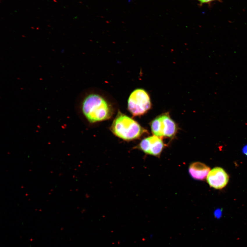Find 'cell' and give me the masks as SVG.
<instances>
[{
    "label": "cell",
    "instance_id": "6da1fadb",
    "mask_svg": "<svg viewBox=\"0 0 247 247\" xmlns=\"http://www.w3.org/2000/svg\"><path fill=\"white\" fill-rule=\"evenodd\" d=\"M81 109L82 113L91 123L110 119L114 114L112 105L102 96L97 94H90L82 101Z\"/></svg>",
    "mask_w": 247,
    "mask_h": 247
},
{
    "label": "cell",
    "instance_id": "7a4b0ae2",
    "mask_svg": "<svg viewBox=\"0 0 247 247\" xmlns=\"http://www.w3.org/2000/svg\"><path fill=\"white\" fill-rule=\"evenodd\" d=\"M110 129L116 137L128 141L140 138L147 132L138 122L120 111Z\"/></svg>",
    "mask_w": 247,
    "mask_h": 247
},
{
    "label": "cell",
    "instance_id": "3957f363",
    "mask_svg": "<svg viewBox=\"0 0 247 247\" xmlns=\"http://www.w3.org/2000/svg\"><path fill=\"white\" fill-rule=\"evenodd\" d=\"M152 107L150 96L144 89H137L132 92L128 100V110L134 116L143 115Z\"/></svg>",
    "mask_w": 247,
    "mask_h": 247
},
{
    "label": "cell",
    "instance_id": "277c9868",
    "mask_svg": "<svg viewBox=\"0 0 247 247\" xmlns=\"http://www.w3.org/2000/svg\"><path fill=\"white\" fill-rule=\"evenodd\" d=\"M153 134L162 138L173 137L177 133V126L168 113L159 116L151 122Z\"/></svg>",
    "mask_w": 247,
    "mask_h": 247
},
{
    "label": "cell",
    "instance_id": "5b68a950",
    "mask_svg": "<svg viewBox=\"0 0 247 247\" xmlns=\"http://www.w3.org/2000/svg\"><path fill=\"white\" fill-rule=\"evenodd\" d=\"M164 146L162 138L154 135L143 139L138 147L145 154L158 157L161 154Z\"/></svg>",
    "mask_w": 247,
    "mask_h": 247
},
{
    "label": "cell",
    "instance_id": "8992f818",
    "mask_svg": "<svg viewBox=\"0 0 247 247\" xmlns=\"http://www.w3.org/2000/svg\"><path fill=\"white\" fill-rule=\"evenodd\" d=\"M229 177L223 168L216 167L210 170L207 177V181L210 187L215 189H221L228 183Z\"/></svg>",
    "mask_w": 247,
    "mask_h": 247
},
{
    "label": "cell",
    "instance_id": "52a82bcc",
    "mask_svg": "<svg viewBox=\"0 0 247 247\" xmlns=\"http://www.w3.org/2000/svg\"><path fill=\"white\" fill-rule=\"evenodd\" d=\"M189 173L193 179L198 180H204L207 177L210 168L202 163L195 162L191 164L189 168Z\"/></svg>",
    "mask_w": 247,
    "mask_h": 247
},
{
    "label": "cell",
    "instance_id": "ba28073f",
    "mask_svg": "<svg viewBox=\"0 0 247 247\" xmlns=\"http://www.w3.org/2000/svg\"><path fill=\"white\" fill-rule=\"evenodd\" d=\"M242 152L244 154L247 156V145H245L242 149Z\"/></svg>",
    "mask_w": 247,
    "mask_h": 247
},
{
    "label": "cell",
    "instance_id": "9c48e42d",
    "mask_svg": "<svg viewBox=\"0 0 247 247\" xmlns=\"http://www.w3.org/2000/svg\"><path fill=\"white\" fill-rule=\"evenodd\" d=\"M214 1H215V0H198V1H200V2L202 3H209L210 2Z\"/></svg>",
    "mask_w": 247,
    "mask_h": 247
}]
</instances>
